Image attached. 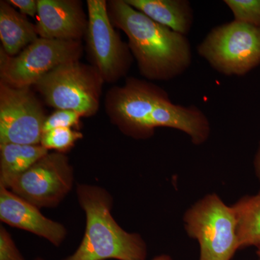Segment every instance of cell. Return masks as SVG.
Segmentation results:
<instances>
[{
  "label": "cell",
  "instance_id": "6da1fadb",
  "mask_svg": "<svg viewBox=\"0 0 260 260\" xmlns=\"http://www.w3.org/2000/svg\"><path fill=\"white\" fill-rule=\"evenodd\" d=\"M105 107L112 122L136 139L153 136L157 127L179 130L194 145L203 143L210 134L209 119L201 109L174 104L164 89L146 80L128 78L123 86L111 88Z\"/></svg>",
  "mask_w": 260,
  "mask_h": 260
},
{
  "label": "cell",
  "instance_id": "7a4b0ae2",
  "mask_svg": "<svg viewBox=\"0 0 260 260\" xmlns=\"http://www.w3.org/2000/svg\"><path fill=\"white\" fill-rule=\"evenodd\" d=\"M107 8L114 27L127 37L140 73L146 79L167 81L189 69L192 53L186 36L156 23L125 0L107 2Z\"/></svg>",
  "mask_w": 260,
  "mask_h": 260
},
{
  "label": "cell",
  "instance_id": "3957f363",
  "mask_svg": "<svg viewBox=\"0 0 260 260\" xmlns=\"http://www.w3.org/2000/svg\"><path fill=\"white\" fill-rule=\"evenodd\" d=\"M78 203L86 215L85 234L79 247L63 260H146L143 237L124 231L111 213L112 195L100 186H77Z\"/></svg>",
  "mask_w": 260,
  "mask_h": 260
},
{
  "label": "cell",
  "instance_id": "277c9868",
  "mask_svg": "<svg viewBox=\"0 0 260 260\" xmlns=\"http://www.w3.org/2000/svg\"><path fill=\"white\" fill-rule=\"evenodd\" d=\"M183 221L188 236L199 244V260H232L239 250L234 210L218 194H206L196 202Z\"/></svg>",
  "mask_w": 260,
  "mask_h": 260
},
{
  "label": "cell",
  "instance_id": "5b68a950",
  "mask_svg": "<svg viewBox=\"0 0 260 260\" xmlns=\"http://www.w3.org/2000/svg\"><path fill=\"white\" fill-rule=\"evenodd\" d=\"M104 83L93 66L77 60L59 65L34 86L50 107L91 116L99 110Z\"/></svg>",
  "mask_w": 260,
  "mask_h": 260
},
{
  "label": "cell",
  "instance_id": "8992f818",
  "mask_svg": "<svg viewBox=\"0 0 260 260\" xmlns=\"http://www.w3.org/2000/svg\"><path fill=\"white\" fill-rule=\"evenodd\" d=\"M198 54L226 76H243L260 65V27L234 21L215 27Z\"/></svg>",
  "mask_w": 260,
  "mask_h": 260
},
{
  "label": "cell",
  "instance_id": "52a82bcc",
  "mask_svg": "<svg viewBox=\"0 0 260 260\" xmlns=\"http://www.w3.org/2000/svg\"><path fill=\"white\" fill-rule=\"evenodd\" d=\"M81 41H62L39 37L20 54L10 56L0 50L1 83L15 88L35 85L59 65L79 60Z\"/></svg>",
  "mask_w": 260,
  "mask_h": 260
},
{
  "label": "cell",
  "instance_id": "ba28073f",
  "mask_svg": "<svg viewBox=\"0 0 260 260\" xmlns=\"http://www.w3.org/2000/svg\"><path fill=\"white\" fill-rule=\"evenodd\" d=\"M74 184V172L64 153H48L28 170L10 181L6 188L37 208H54Z\"/></svg>",
  "mask_w": 260,
  "mask_h": 260
},
{
  "label": "cell",
  "instance_id": "9c48e42d",
  "mask_svg": "<svg viewBox=\"0 0 260 260\" xmlns=\"http://www.w3.org/2000/svg\"><path fill=\"white\" fill-rule=\"evenodd\" d=\"M87 47L93 67L104 82L114 83L125 76L133 57L128 44L114 30L105 0H88Z\"/></svg>",
  "mask_w": 260,
  "mask_h": 260
},
{
  "label": "cell",
  "instance_id": "30bf717a",
  "mask_svg": "<svg viewBox=\"0 0 260 260\" xmlns=\"http://www.w3.org/2000/svg\"><path fill=\"white\" fill-rule=\"evenodd\" d=\"M47 117L30 88L0 83V144L40 145Z\"/></svg>",
  "mask_w": 260,
  "mask_h": 260
},
{
  "label": "cell",
  "instance_id": "8fae6325",
  "mask_svg": "<svg viewBox=\"0 0 260 260\" xmlns=\"http://www.w3.org/2000/svg\"><path fill=\"white\" fill-rule=\"evenodd\" d=\"M39 37L62 41H81L86 34L88 19L81 2L76 0H38Z\"/></svg>",
  "mask_w": 260,
  "mask_h": 260
},
{
  "label": "cell",
  "instance_id": "7c38bea8",
  "mask_svg": "<svg viewBox=\"0 0 260 260\" xmlns=\"http://www.w3.org/2000/svg\"><path fill=\"white\" fill-rule=\"evenodd\" d=\"M0 219L3 223L26 231L59 246L68 232L62 224L44 216L39 208L0 184Z\"/></svg>",
  "mask_w": 260,
  "mask_h": 260
},
{
  "label": "cell",
  "instance_id": "4fadbf2b",
  "mask_svg": "<svg viewBox=\"0 0 260 260\" xmlns=\"http://www.w3.org/2000/svg\"><path fill=\"white\" fill-rule=\"evenodd\" d=\"M130 6L164 26L187 36L194 23L188 0H125Z\"/></svg>",
  "mask_w": 260,
  "mask_h": 260
},
{
  "label": "cell",
  "instance_id": "5bb4252c",
  "mask_svg": "<svg viewBox=\"0 0 260 260\" xmlns=\"http://www.w3.org/2000/svg\"><path fill=\"white\" fill-rule=\"evenodd\" d=\"M38 38L36 25L16 11L8 1L0 2L1 49L8 55H18Z\"/></svg>",
  "mask_w": 260,
  "mask_h": 260
},
{
  "label": "cell",
  "instance_id": "9a60e30c",
  "mask_svg": "<svg viewBox=\"0 0 260 260\" xmlns=\"http://www.w3.org/2000/svg\"><path fill=\"white\" fill-rule=\"evenodd\" d=\"M48 153L49 150L41 145L0 144V184L7 187L12 179Z\"/></svg>",
  "mask_w": 260,
  "mask_h": 260
},
{
  "label": "cell",
  "instance_id": "2e32d148",
  "mask_svg": "<svg viewBox=\"0 0 260 260\" xmlns=\"http://www.w3.org/2000/svg\"><path fill=\"white\" fill-rule=\"evenodd\" d=\"M232 207L237 222L239 249L260 247V192L243 197Z\"/></svg>",
  "mask_w": 260,
  "mask_h": 260
},
{
  "label": "cell",
  "instance_id": "e0dca14e",
  "mask_svg": "<svg viewBox=\"0 0 260 260\" xmlns=\"http://www.w3.org/2000/svg\"><path fill=\"white\" fill-rule=\"evenodd\" d=\"M83 135L73 128H56L43 133L40 145L49 150L64 153L73 148Z\"/></svg>",
  "mask_w": 260,
  "mask_h": 260
},
{
  "label": "cell",
  "instance_id": "ac0fdd59",
  "mask_svg": "<svg viewBox=\"0 0 260 260\" xmlns=\"http://www.w3.org/2000/svg\"><path fill=\"white\" fill-rule=\"evenodd\" d=\"M235 21L260 27V0H224Z\"/></svg>",
  "mask_w": 260,
  "mask_h": 260
},
{
  "label": "cell",
  "instance_id": "d6986e66",
  "mask_svg": "<svg viewBox=\"0 0 260 260\" xmlns=\"http://www.w3.org/2000/svg\"><path fill=\"white\" fill-rule=\"evenodd\" d=\"M79 114L70 110H56L47 116L43 127V133L56 128H73L79 125Z\"/></svg>",
  "mask_w": 260,
  "mask_h": 260
},
{
  "label": "cell",
  "instance_id": "ffe728a7",
  "mask_svg": "<svg viewBox=\"0 0 260 260\" xmlns=\"http://www.w3.org/2000/svg\"><path fill=\"white\" fill-rule=\"evenodd\" d=\"M0 260H25L10 233L3 226L0 227Z\"/></svg>",
  "mask_w": 260,
  "mask_h": 260
},
{
  "label": "cell",
  "instance_id": "44dd1931",
  "mask_svg": "<svg viewBox=\"0 0 260 260\" xmlns=\"http://www.w3.org/2000/svg\"><path fill=\"white\" fill-rule=\"evenodd\" d=\"M12 6L17 8L23 15L36 17L38 14V0H9Z\"/></svg>",
  "mask_w": 260,
  "mask_h": 260
},
{
  "label": "cell",
  "instance_id": "7402d4cb",
  "mask_svg": "<svg viewBox=\"0 0 260 260\" xmlns=\"http://www.w3.org/2000/svg\"><path fill=\"white\" fill-rule=\"evenodd\" d=\"M254 170H255L256 177H257L258 180H259L260 184V142L259 143V146H258L257 151H256V153L255 157H254Z\"/></svg>",
  "mask_w": 260,
  "mask_h": 260
},
{
  "label": "cell",
  "instance_id": "603a6c76",
  "mask_svg": "<svg viewBox=\"0 0 260 260\" xmlns=\"http://www.w3.org/2000/svg\"><path fill=\"white\" fill-rule=\"evenodd\" d=\"M35 260H45L42 259V258L38 257ZM152 260H174L173 258L169 254H160V255H158L154 257Z\"/></svg>",
  "mask_w": 260,
  "mask_h": 260
},
{
  "label": "cell",
  "instance_id": "cb8c5ba5",
  "mask_svg": "<svg viewBox=\"0 0 260 260\" xmlns=\"http://www.w3.org/2000/svg\"><path fill=\"white\" fill-rule=\"evenodd\" d=\"M256 255H257L258 260H260V247L257 248V250H256Z\"/></svg>",
  "mask_w": 260,
  "mask_h": 260
}]
</instances>
